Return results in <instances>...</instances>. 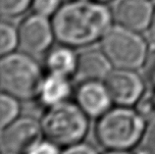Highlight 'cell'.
<instances>
[{"mask_svg":"<svg viewBox=\"0 0 155 154\" xmlns=\"http://www.w3.org/2000/svg\"><path fill=\"white\" fill-rule=\"evenodd\" d=\"M57 43L76 49L99 42L114 25L112 9L93 0H67L52 17Z\"/></svg>","mask_w":155,"mask_h":154,"instance_id":"1","label":"cell"},{"mask_svg":"<svg viewBox=\"0 0 155 154\" xmlns=\"http://www.w3.org/2000/svg\"><path fill=\"white\" fill-rule=\"evenodd\" d=\"M147 127L134 106L115 105L96 119L94 136L105 150L132 151L140 146Z\"/></svg>","mask_w":155,"mask_h":154,"instance_id":"2","label":"cell"},{"mask_svg":"<svg viewBox=\"0 0 155 154\" xmlns=\"http://www.w3.org/2000/svg\"><path fill=\"white\" fill-rule=\"evenodd\" d=\"M44 77L43 69L35 56L22 50L1 56V91L17 97L21 101L38 99Z\"/></svg>","mask_w":155,"mask_h":154,"instance_id":"3","label":"cell"},{"mask_svg":"<svg viewBox=\"0 0 155 154\" xmlns=\"http://www.w3.org/2000/svg\"><path fill=\"white\" fill-rule=\"evenodd\" d=\"M89 120L79 105L71 100L46 107L39 119L44 139L61 148L84 141L89 131Z\"/></svg>","mask_w":155,"mask_h":154,"instance_id":"4","label":"cell"},{"mask_svg":"<svg viewBox=\"0 0 155 154\" xmlns=\"http://www.w3.org/2000/svg\"><path fill=\"white\" fill-rule=\"evenodd\" d=\"M148 41L142 32L114 23L99 41V47L114 68L140 70L149 53Z\"/></svg>","mask_w":155,"mask_h":154,"instance_id":"5","label":"cell"},{"mask_svg":"<svg viewBox=\"0 0 155 154\" xmlns=\"http://www.w3.org/2000/svg\"><path fill=\"white\" fill-rule=\"evenodd\" d=\"M18 30L21 50L35 57L46 54L57 42L52 18L31 13L22 20Z\"/></svg>","mask_w":155,"mask_h":154,"instance_id":"6","label":"cell"},{"mask_svg":"<svg viewBox=\"0 0 155 154\" xmlns=\"http://www.w3.org/2000/svg\"><path fill=\"white\" fill-rule=\"evenodd\" d=\"M42 139L44 136L40 121L31 116H20L1 128L0 143L2 151L27 154Z\"/></svg>","mask_w":155,"mask_h":154,"instance_id":"7","label":"cell"},{"mask_svg":"<svg viewBox=\"0 0 155 154\" xmlns=\"http://www.w3.org/2000/svg\"><path fill=\"white\" fill-rule=\"evenodd\" d=\"M138 70L114 68L105 79L114 105L134 106L147 87L145 80Z\"/></svg>","mask_w":155,"mask_h":154,"instance_id":"8","label":"cell"},{"mask_svg":"<svg viewBox=\"0 0 155 154\" xmlns=\"http://www.w3.org/2000/svg\"><path fill=\"white\" fill-rule=\"evenodd\" d=\"M75 102L91 119H97L113 107V101L104 80H85L76 88Z\"/></svg>","mask_w":155,"mask_h":154,"instance_id":"9","label":"cell"},{"mask_svg":"<svg viewBox=\"0 0 155 154\" xmlns=\"http://www.w3.org/2000/svg\"><path fill=\"white\" fill-rule=\"evenodd\" d=\"M154 9L151 0H118L112 8L114 23L133 31H146Z\"/></svg>","mask_w":155,"mask_h":154,"instance_id":"10","label":"cell"},{"mask_svg":"<svg viewBox=\"0 0 155 154\" xmlns=\"http://www.w3.org/2000/svg\"><path fill=\"white\" fill-rule=\"evenodd\" d=\"M113 69V65L100 47L84 49L79 53L74 79L79 83L85 80H105Z\"/></svg>","mask_w":155,"mask_h":154,"instance_id":"11","label":"cell"},{"mask_svg":"<svg viewBox=\"0 0 155 154\" xmlns=\"http://www.w3.org/2000/svg\"><path fill=\"white\" fill-rule=\"evenodd\" d=\"M74 93L72 78L46 73L38 100L46 108L70 100Z\"/></svg>","mask_w":155,"mask_h":154,"instance_id":"12","label":"cell"},{"mask_svg":"<svg viewBox=\"0 0 155 154\" xmlns=\"http://www.w3.org/2000/svg\"><path fill=\"white\" fill-rule=\"evenodd\" d=\"M78 60L79 53L76 48L58 43L57 46H52L45 54L46 73L74 79Z\"/></svg>","mask_w":155,"mask_h":154,"instance_id":"13","label":"cell"},{"mask_svg":"<svg viewBox=\"0 0 155 154\" xmlns=\"http://www.w3.org/2000/svg\"><path fill=\"white\" fill-rule=\"evenodd\" d=\"M21 116V100L1 91L0 95V128H4Z\"/></svg>","mask_w":155,"mask_h":154,"instance_id":"14","label":"cell"},{"mask_svg":"<svg viewBox=\"0 0 155 154\" xmlns=\"http://www.w3.org/2000/svg\"><path fill=\"white\" fill-rule=\"evenodd\" d=\"M20 48V36L18 27L9 22L0 24V53L1 56L12 53Z\"/></svg>","mask_w":155,"mask_h":154,"instance_id":"15","label":"cell"},{"mask_svg":"<svg viewBox=\"0 0 155 154\" xmlns=\"http://www.w3.org/2000/svg\"><path fill=\"white\" fill-rule=\"evenodd\" d=\"M147 126L155 124V87H147L134 106Z\"/></svg>","mask_w":155,"mask_h":154,"instance_id":"16","label":"cell"},{"mask_svg":"<svg viewBox=\"0 0 155 154\" xmlns=\"http://www.w3.org/2000/svg\"><path fill=\"white\" fill-rule=\"evenodd\" d=\"M32 0H0V13L4 18L19 17L31 8Z\"/></svg>","mask_w":155,"mask_h":154,"instance_id":"17","label":"cell"},{"mask_svg":"<svg viewBox=\"0 0 155 154\" xmlns=\"http://www.w3.org/2000/svg\"><path fill=\"white\" fill-rule=\"evenodd\" d=\"M63 2V0H32L31 10L32 13L52 18Z\"/></svg>","mask_w":155,"mask_h":154,"instance_id":"18","label":"cell"},{"mask_svg":"<svg viewBox=\"0 0 155 154\" xmlns=\"http://www.w3.org/2000/svg\"><path fill=\"white\" fill-rule=\"evenodd\" d=\"M141 75L147 87H155V45L150 47L147 58L141 68Z\"/></svg>","mask_w":155,"mask_h":154,"instance_id":"19","label":"cell"},{"mask_svg":"<svg viewBox=\"0 0 155 154\" xmlns=\"http://www.w3.org/2000/svg\"><path fill=\"white\" fill-rule=\"evenodd\" d=\"M62 148L52 141L46 139H42L35 143L27 154H61Z\"/></svg>","mask_w":155,"mask_h":154,"instance_id":"20","label":"cell"},{"mask_svg":"<svg viewBox=\"0 0 155 154\" xmlns=\"http://www.w3.org/2000/svg\"><path fill=\"white\" fill-rule=\"evenodd\" d=\"M140 149L141 154H155V124L148 126L146 129Z\"/></svg>","mask_w":155,"mask_h":154,"instance_id":"21","label":"cell"},{"mask_svg":"<svg viewBox=\"0 0 155 154\" xmlns=\"http://www.w3.org/2000/svg\"><path fill=\"white\" fill-rule=\"evenodd\" d=\"M61 154H99L97 149L91 143L81 141L70 146L64 147Z\"/></svg>","mask_w":155,"mask_h":154,"instance_id":"22","label":"cell"},{"mask_svg":"<svg viewBox=\"0 0 155 154\" xmlns=\"http://www.w3.org/2000/svg\"><path fill=\"white\" fill-rule=\"evenodd\" d=\"M147 35H148V40L150 43H152V45H155V9L152 15L151 22L149 24V27L147 29Z\"/></svg>","mask_w":155,"mask_h":154,"instance_id":"23","label":"cell"},{"mask_svg":"<svg viewBox=\"0 0 155 154\" xmlns=\"http://www.w3.org/2000/svg\"><path fill=\"white\" fill-rule=\"evenodd\" d=\"M102 154H136L132 151H122V150H106Z\"/></svg>","mask_w":155,"mask_h":154,"instance_id":"24","label":"cell"},{"mask_svg":"<svg viewBox=\"0 0 155 154\" xmlns=\"http://www.w3.org/2000/svg\"><path fill=\"white\" fill-rule=\"evenodd\" d=\"M93 1H97V2H100V3H104V4H108L110 2L114 1V0H93Z\"/></svg>","mask_w":155,"mask_h":154,"instance_id":"25","label":"cell"},{"mask_svg":"<svg viewBox=\"0 0 155 154\" xmlns=\"http://www.w3.org/2000/svg\"><path fill=\"white\" fill-rule=\"evenodd\" d=\"M2 154H20V153H15V152H9V151H2Z\"/></svg>","mask_w":155,"mask_h":154,"instance_id":"26","label":"cell"}]
</instances>
